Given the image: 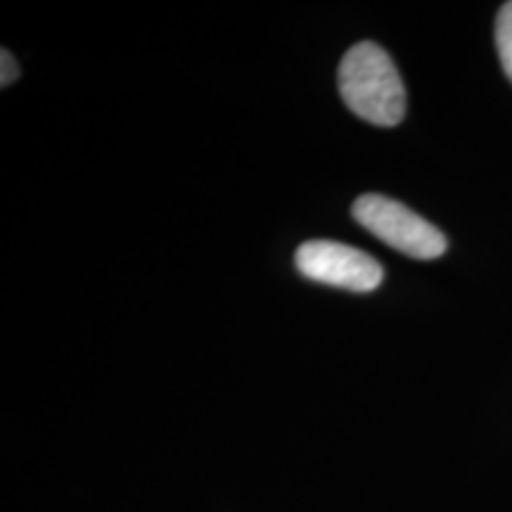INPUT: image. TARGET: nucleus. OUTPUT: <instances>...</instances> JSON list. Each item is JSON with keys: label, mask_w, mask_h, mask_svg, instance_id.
Instances as JSON below:
<instances>
[{"label": "nucleus", "mask_w": 512, "mask_h": 512, "mask_svg": "<svg viewBox=\"0 0 512 512\" xmlns=\"http://www.w3.org/2000/svg\"><path fill=\"white\" fill-rule=\"evenodd\" d=\"M0 60H3V69H0V86L8 88L10 83L19 76V67H17L15 57H12L8 50H3V53H0Z\"/></svg>", "instance_id": "5"}, {"label": "nucleus", "mask_w": 512, "mask_h": 512, "mask_svg": "<svg viewBox=\"0 0 512 512\" xmlns=\"http://www.w3.org/2000/svg\"><path fill=\"white\" fill-rule=\"evenodd\" d=\"M337 81L344 105L363 121L396 126L406 117V88L392 57L377 43H356L339 64Z\"/></svg>", "instance_id": "1"}, {"label": "nucleus", "mask_w": 512, "mask_h": 512, "mask_svg": "<svg viewBox=\"0 0 512 512\" xmlns=\"http://www.w3.org/2000/svg\"><path fill=\"white\" fill-rule=\"evenodd\" d=\"M351 214L370 235L411 259H437L448 247L446 235L437 226L392 197L361 195Z\"/></svg>", "instance_id": "2"}, {"label": "nucleus", "mask_w": 512, "mask_h": 512, "mask_svg": "<svg viewBox=\"0 0 512 512\" xmlns=\"http://www.w3.org/2000/svg\"><path fill=\"white\" fill-rule=\"evenodd\" d=\"M496 48L501 57L503 72L512 81V0L505 3L496 17Z\"/></svg>", "instance_id": "4"}, {"label": "nucleus", "mask_w": 512, "mask_h": 512, "mask_svg": "<svg viewBox=\"0 0 512 512\" xmlns=\"http://www.w3.org/2000/svg\"><path fill=\"white\" fill-rule=\"evenodd\" d=\"M294 264L304 278L349 292H373L384 278L382 266L373 256L330 240L304 242L294 254Z\"/></svg>", "instance_id": "3"}]
</instances>
